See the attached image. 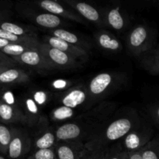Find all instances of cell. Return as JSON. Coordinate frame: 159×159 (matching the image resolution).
Returning <instances> with one entry per match:
<instances>
[{"instance_id":"obj_1","label":"cell","mask_w":159,"mask_h":159,"mask_svg":"<svg viewBox=\"0 0 159 159\" xmlns=\"http://www.w3.org/2000/svg\"><path fill=\"white\" fill-rule=\"evenodd\" d=\"M140 126H141V123L137 113L124 115L113 120L108 124H102L90 137L85 147L88 151L105 148L109 144L120 141Z\"/></svg>"},{"instance_id":"obj_2","label":"cell","mask_w":159,"mask_h":159,"mask_svg":"<svg viewBox=\"0 0 159 159\" xmlns=\"http://www.w3.org/2000/svg\"><path fill=\"white\" fill-rule=\"evenodd\" d=\"M155 39V31L145 25H139L129 34L127 45L132 54L140 55L153 49Z\"/></svg>"},{"instance_id":"obj_3","label":"cell","mask_w":159,"mask_h":159,"mask_svg":"<svg viewBox=\"0 0 159 159\" xmlns=\"http://www.w3.org/2000/svg\"><path fill=\"white\" fill-rule=\"evenodd\" d=\"M39 48L54 70H70L82 66V61L44 42H40Z\"/></svg>"},{"instance_id":"obj_4","label":"cell","mask_w":159,"mask_h":159,"mask_svg":"<svg viewBox=\"0 0 159 159\" xmlns=\"http://www.w3.org/2000/svg\"><path fill=\"white\" fill-rule=\"evenodd\" d=\"M93 132L86 124L76 119L59 126L55 130V135L58 141H80L86 144Z\"/></svg>"},{"instance_id":"obj_5","label":"cell","mask_w":159,"mask_h":159,"mask_svg":"<svg viewBox=\"0 0 159 159\" xmlns=\"http://www.w3.org/2000/svg\"><path fill=\"white\" fill-rule=\"evenodd\" d=\"M12 129V140L8 150L9 159H24L33 148V140L25 129Z\"/></svg>"},{"instance_id":"obj_6","label":"cell","mask_w":159,"mask_h":159,"mask_svg":"<svg viewBox=\"0 0 159 159\" xmlns=\"http://www.w3.org/2000/svg\"><path fill=\"white\" fill-rule=\"evenodd\" d=\"M32 3L34 6L38 7L41 10L63 19L85 23V20L61 0H34Z\"/></svg>"},{"instance_id":"obj_7","label":"cell","mask_w":159,"mask_h":159,"mask_svg":"<svg viewBox=\"0 0 159 159\" xmlns=\"http://www.w3.org/2000/svg\"><path fill=\"white\" fill-rule=\"evenodd\" d=\"M153 137V130L150 127H142L131 130L124 138L120 140L122 149L127 152H134L141 151Z\"/></svg>"},{"instance_id":"obj_8","label":"cell","mask_w":159,"mask_h":159,"mask_svg":"<svg viewBox=\"0 0 159 159\" xmlns=\"http://www.w3.org/2000/svg\"><path fill=\"white\" fill-rule=\"evenodd\" d=\"M39 46L32 48L20 55L12 57V58L17 63L30 67L40 73L43 74V73L50 72L53 71L54 68L48 63L47 59L40 51Z\"/></svg>"},{"instance_id":"obj_9","label":"cell","mask_w":159,"mask_h":159,"mask_svg":"<svg viewBox=\"0 0 159 159\" xmlns=\"http://www.w3.org/2000/svg\"><path fill=\"white\" fill-rule=\"evenodd\" d=\"M65 4L75 11L84 20L95 23L99 26H105L103 12H101L95 6L82 0H61Z\"/></svg>"},{"instance_id":"obj_10","label":"cell","mask_w":159,"mask_h":159,"mask_svg":"<svg viewBox=\"0 0 159 159\" xmlns=\"http://www.w3.org/2000/svg\"><path fill=\"white\" fill-rule=\"evenodd\" d=\"M37 125V130L33 140V148L34 151L38 149L51 148L55 147L57 143L55 130H53L48 124L46 118L40 117Z\"/></svg>"},{"instance_id":"obj_11","label":"cell","mask_w":159,"mask_h":159,"mask_svg":"<svg viewBox=\"0 0 159 159\" xmlns=\"http://www.w3.org/2000/svg\"><path fill=\"white\" fill-rule=\"evenodd\" d=\"M22 12L27 18L41 27L54 30L65 25L63 18L45 11L38 12L33 8L25 7L22 9Z\"/></svg>"},{"instance_id":"obj_12","label":"cell","mask_w":159,"mask_h":159,"mask_svg":"<svg viewBox=\"0 0 159 159\" xmlns=\"http://www.w3.org/2000/svg\"><path fill=\"white\" fill-rule=\"evenodd\" d=\"M116 79L114 75L108 72L100 73L91 79L87 90L90 99L103 96L114 85Z\"/></svg>"},{"instance_id":"obj_13","label":"cell","mask_w":159,"mask_h":159,"mask_svg":"<svg viewBox=\"0 0 159 159\" xmlns=\"http://www.w3.org/2000/svg\"><path fill=\"white\" fill-rule=\"evenodd\" d=\"M57 159H84L88 150L80 141H58L55 145Z\"/></svg>"},{"instance_id":"obj_14","label":"cell","mask_w":159,"mask_h":159,"mask_svg":"<svg viewBox=\"0 0 159 159\" xmlns=\"http://www.w3.org/2000/svg\"><path fill=\"white\" fill-rule=\"evenodd\" d=\"M43 42L53 48H57L60 51L67 53L68 54L72 56L75 58L78 59L82 62L86 61L89 56V51L87 50L80 48V47L75 46V45L71 44V43L64 41L54 36H47Z\"/></svg>"},{"instance_id":"obj_15","label":"cell","mask_w":159,"mask_h":159,"mask_svg":"<svg viewBox=\"0 0 159 159\" xmlns=\"http://www.w3.org/2000/svg\"><path fill=\"white\" fill-rule=\"evenodd\" d=\"M0 122L2 124H26L24 112L17 105H12L0 99Z\"/></svg>"},{"instance_id":"obj_16","label":"cell","mask_w":159,"mask_h":159,"mask_svg":"<svg viewBox=\"0 0 159 159\" xmlns=\"http://www.w3.org/2000/svg\"><path fill=\"white\" fill-rule=\"evenodd\" d=\"M106 25L115 30H121L126 25V17L119 3H115L103 12Z\"/></svg>"},{"instance_id":"obj_17","label":"cell","mask_w":159,"mask_h":159,"mask_svg":"<svg viewBox=\"0 0 159 159\" xmlns=\"http://www.w3.org/2000/svg\"><path fill=\"white\" fill-rule=\"evenodd\" d=\"M89 98L87 88L76 87L65 93L61 99V102L65 107L75 109L85 103Z\"/></svg>"},{"instance_id":"obj_18","label":"cell","mask_w":159,"mask_h":159,"mask_svg":"<svg viewBox=\"0 0 159 159\" xmlns=\"http://www.w3.org/2000/svg\"><path fill=\"white\" fill-rule=\"evenodd\" d=\"M30 81L29 74L14 67L8 68L0 74V85L26 83Z\"/></svg>"},{"instance_id":"obj_19","label":"cell","mask_w":159,"mask_h":159,"mask_svg":"<svg viewBox=\"0 0 159 159\" xmlns=\"http://www.w3.org/2000/svg\"><path fill=\"white\" fill-rule=\"evenodd\" d=\"M51 34L54 37H57V38L61 39V40H64L65 42H68V43H71V44L80 47V48H84V49L87 50V51L90 50V45L88 43L82 40V39L79 38L75 34L69 32V31L66 30L61 29V28H57V29L51 30Z\"/></svg>"},{"instance_id":"obj_20","label":"cell","mask_w":159,"mask_h":159,"mask_svg":"<svg viewBox=\"0 0 159 159\" xmlns=\"http://www.w3.org/2000/svg\"><path fill=\"white\" fill-rule=\"evenodd\" d=\"M142 65L150 74L154 75H159V48L152 49L144 53Z\"/></svg>"},{"instance_id":"obj_21","label":"cell","mask_w":159,"mask_h":159,"mask_svg":"<svg viewBox=\"0 0 159 159\" xmlns=\"http://www.w3.org/2000/svg\"><path fill=\"white\" fill-rule=\"evenodd\" d=\"M0 38L5 39V40L13 43L32 45V46H39L40 43L36 34L20 37V36H16L2 29H0Z\"/></svg>"},{"instance_id":"obj_22","label":"cell","mask_w":159,"mask_h":159,"mask_svg":"<svg viewBox=\"0 0 159 159\" xmlns=\"http://www.w3.org/2000/svg\"><path fill=\"white\" fill-rule=\"evenodd\" d=\"M24 114L26 118V124L30 127L37 125L40 119V112L37 103L33 98H27L25 100Z\"/></svg>"},{"instance_id":"obj_23","label":"cell","mask_w":159,"mask_h":159,"mask_svg":"<svg viewBox=\"0 0 159 159\" xmlns=\"http://www.w3.org/2000/svg\"><path fill=\"white\" fill-rule=\"evenodd\" d=\"M96 39L98 44L103 49L112 51H117L120 50L121 44L119 40L106 31L98 32Z\"/></svg>"},{"instance_id":"obj_24","label":"cell","mask_w":159,"mask_h":159,"mask_svg":"<svg viewBox=\"0 0 159 159\" xmlns=\"http://www.w3.org/2000/svg\"><path fill=\"white\" fill-rule=\"evenodd\" d=\"M0 29L16 36H20V37L35 34L34 30H32L30 27L21 26V25L11 23V22L0 21Z\"/></svg>"},{"instance_id":"obj_25","label":"cell","mask_w":159,"mask_h":159,"mask_svg":"<svg viewBox=\"0 0 159 159\" xmlns=\"http://www.w3.org/2000/svg\"><path fill=\"white\" fill-rule=\"evenodd\" d=\"M142 159H159V138H153L141 151Z\"/></svg>"},{"instance_id":"obj_26","label":"cell","mask_w":159,"mask_h":159,"mask_svg":"<svg viewBox=\"0 0 159 159\" xmlns=\"http://www.w3.org/2000/svg\"><path fill=\"white\" fill-rule=\"evenodd\" d=\"M12 140V129L0 123V154L7 156L9 144Z\"/></svg>"},{"instance_id":"obj_27","label":"cell","mask_w":159,"mask_h":159,"mask_svg":"<svg viewBox=\"0 0 159 159\" xmlns=\"http://www.w3.org/2000/svg\"><path fill=\"white\" fill-rule=\"evenodd\" d=\"M38 46H32V45H26V44H20V43H11L9 45L5 47L4 48L1 50L2 53H4L6 55L9 57H16L22 54L23 53L32 49V48H36Z\"/></svg>"},{"instance_id":"obj_28","label":"cell","mask_w":159,"mask_h":159,"mask_svg":"<svg viewBox=\"0 0 159 159\" xmlns=\"http://www.w3.org/2000/svg\"><path fill=\"white\" fill-rule=\"evenodd\" d=\"M24 159H57L55 147L36 150Z\"/></svg>"},{"instance_id":"obj_29","label":"cell","mask_w":159,"mask_h":159,"mask_svg":"<svg viewBox=\"0 0 159 159\" xmlns=\"http://www.w3.org/2000/svg\"><path fill=\"white\" fill-rule=\"evenodd\" d=\"M74 109L69 108L63 106L57 108L52 112V119L57 120H62L71 118L74 114L73 112Z\"/></svg>"},{"instance_id":"obj_30","label":"cell","mask_w":159,"mask_h":159,"mask_svg":"<svg viewBox=\"0 0 159 159\" xmlns=\"http://www.w3.org/2000/svg\"><path fill=\"white\" fill-rule=\"evenodd\" d=\"M122 147L120 143L107 148V159H121Z\"/></svg>"},{"instance_id":"obj_31","label":"cell","mask_w":159,"mask_h":159,"mask_svg":"<svg viewBox=\"0 0 159 159\" xmlns=\"http://www.w3.org/2000/svg\"><path fill=\"white\" fill-rule=\"evenodd\" d=\"M16 65L17 62L15 61L12 57L0 51V65L12 68V67H15Z\"/></svg>"},{"instance_id":"obj_32","label":"cell","mask_w":159,"mask_h":159,"mask_svg":"<svg viewBox=\"0 0 159 159\" xmlns=\"http://www.w3.org/2000/svg\"><path fill=\"white\" fill-rule=\"evenodd\" d=\"M148 113L154 122L159 127V104H155L148 108Z\"/></svg>"},{"instance_id":"obj_33","label":"cell","mask_w":159,"mask_h":159,"mask_svg":"<svg viewBox=\"0 0 159 159\" xmlns=\"http://www.w3.org/2000/svg\"><path fill=\"white\" fill-rule=\"evenodd\" d=\"M95 159H107V148L96 149Z\"/></svg>"},{"instance_id":"obj_34","label":"cell","mask_w":159,"mask_h":159,"mask_svg":"<svg viewBox=\"0 0 159 159\" xmlns=\"http://www.w3.org/2000/svg\"><path fill=\"white\" fill-rule=\"evenodd\" d=\"M130 159H142L141 152H127Z\"/></svg>"},{"instance_id":"obj_35","label":"cell","mask_w":159,"mask_h":159,"mask_svg":"<svg viewBox=\"0 0 159 159\" xmlns=\"http://www.w3.org/2000/svg\"><path fill=\"white\" fill-rule=\"evenodd\" d=\"M95 156H96V151H88L87 155H85L84 159H95Z\"/></svg>"},{"instance_id":"obj_36","label":"cell","mask_w":159,"mask_h":159,"mask_svg":"<svg viewBox=\"0 0 159 159\" xmlns=\"http://www.w3.org/2000/svg\"><path fill=\"white\" fill-rule=\"evenodd\" d=\"M9 43H11V42L8 41V40H5V39L0 38V51H1L2 48H4L6 46L9 45Z\"/></svg>"},{"instance_id":"obj_37","label":"cell","mask_w":159,"mask_h":159,"mask_svg":"<svg viewBox=\"0 0 159 159\" xmlns=\"http://www.w3.org/2000/svg\"><path fill=\"white\" fill-rule=\"evenodd\" d=\"M121 159H130L129 158L128 153L125 151H124L122 149V152H121Z\"/></svg>"},{"instance_id":"obj_38","label":"cell","mask_w":159,"mask_h":159,"mask_svg":"<svg viewBox=\"0 0 159 159\" xmlns=\"http://www.w3.org/2000/svg\"><path fill=\"white\" fill-rule=\"evenodd\" d=\"M8 68H9V67L2 66V65H0V74H1V73L3 71H5V70H6V69H7Z\"/></svg>"},{"instance_id":"obj_39","label":"cell","mask_w":159,"mask_h":159,"mask_svg":"<svg viewBox=\"0 0 159 159\" xmlns=\"http://www.w3.org/2000/svg\"><path fill=\"white\" fill-rule=\"evenodd\" d=\"M0 159H6V158H5L2 155H1V154H0Z\"/></svg>"}]
</instances>
